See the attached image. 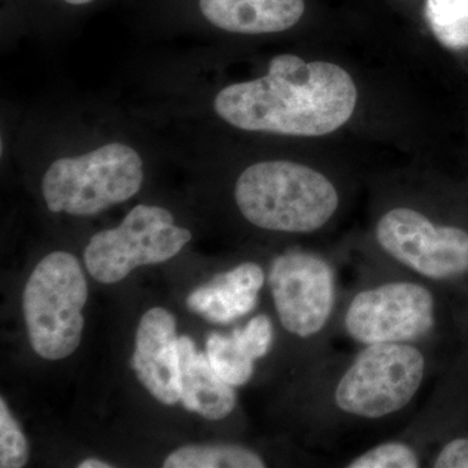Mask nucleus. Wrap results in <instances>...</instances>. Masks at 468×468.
Instances as JSON below:
<instances>
[{"instance_id":"nucleus-1","label":"nucleus","mask_w":468,"mask_h":468,"mask_svg":"<svg viewBox=\"0 0 468 468\" xmlns=\"http://www.w3.org/2000/svg\"><path fill=\"white\" fill-rule=\"evenodd\" d=\"M435 345L332 349L302 369V423L318 445L409 414L435 369Z\"/></svg>"},{"instance_id":"nucleus-2","label":"nucleus","mask_w":468,"mask_h":468,"mask_svg":"<svg viewBox=\"0 0 468 468\" xmlns=\"http://www.w3.org/2000/svg\"><path fill=\"white\" fill-rule=\"evenodd\" d=\"M356 101L358 89L343 67L282 54L266 75L221 89L214 111L241 131L322 137L349 122Z\"/></svg>"},{"instance_id":"nucleus-3","label":"nucleus","mask_w":468,"mask_h":468,"mask_svg":"<svg viewBox=\"0 0 468 468\" xmlns=\"http://www.w3.org/2000/svg\"><path fill=\"white\" fill-rule=\"evenodd\" d=\"M345 288L335 338L366 345H435L442 324L439 286L362 251Z\"/></svg>"},{"instance_id":"nucleus-4","label":"nucleus","mask_w":468,"mask_h":468,"mask_svg":"<svg viewBox=\"0 0 468 468\" xmlns=\"http://www.w3.org/2000/svg\"><path fill=\"white\" fill-rule=\"evenodd\" d=\"M241 217L264 232L307 236L325 229L340 212L337 184L319 169L292 160H263L234 184Z\"/></svg>"},{"instance_id":"nucleus-5","label":"nucleus","mask_w":468,"mask_h":468,"mask_svg":"<svg viewBox=\"0 0 468 468\" xmlns=\"http://www.w3.org/2000/svg\"><path fill=\"white\" fill-rule=\"evenodd\" d=\"M277 320L298 345L302 369L332 350L344 288L334 258L289 249L276 255L267 273Z\"/></svg>"},{"instance_id":"nucleus-6","label":"nucleus","mask_w":468,"mask_h":468,"mask_svg":"<svg viewBox=\"0 0 468 468\" xmlns=\"http://www.w3.org/2000/svg\"><path fill=\"white\" fill-rule=\"evenodd\" d=\"M366 252L440 289L468 280V229L423 206L394 203L378 215Z\"/></svg>"},{"instance_id":"nucleus-7","label":"nucleus","mask_w":468,"mask_h":468,"mask_svg":"<svg viewBox=\"0 0 468 468\" xmlns=\"http://www.w3.org/2000/svg\"><path fill=\"white\" fill-rule=\"evenodd\" d=\"M144 184V160L124 143H109L77 156L55 160L42 178L51 212L91 217L133 198Z\"/></svg>"},{"instance_id":"nucleus-8","label":"nucleus","mask_w":468,"mask_h":468,"mask_svg":"<svg viewBox=\"0 0 468 468\" xmlns=\"http://www.w3.org/2000/svg\"><path fill=\"white\" fill-rule=\"evenodd\" d=\"M88 282L75 255H46L24 289V318L33 350L42 358L58 360L75 353L84 331Z\"/></svg>"},{"instance_id":"nucleus-9","label":"nucleus","mask_w":468,"mask_h":468,"mask_svg":"<svg viewBox=\"0 0 468 468\" xmlns=\"http://www.w3.org/2000/svg\"><path fill=\"white\" fill-rule=\"evenodd\" d=\"M192 237L189 229L176 226L168 209L138 205L119 227L91 237L85 249L86 268L101 284H115L137 267L172 260Z\"/></svg>"},{"instance_id":"nucleus-10","label":"nucleus","mask_w":468,"mask_h":468,"mask_svg":"<svg viewBox=\"0 0 468 468\" xmlns=\"http://www.w3.org/2000/svg\"><path fill=\"white\" fill-rule=\"evenodd\" d=\"M132 367L154 399L165 405L180 402L178 337L175 316L168 310L154 307L141 318Z\"/></svg>"},{"instance_id":"nucleus-11","label":"nucleus","mask_w":468,"mask_h":468,"mask_svg":"<svg viewBox=\"0 0 468 468\" xmlns=\"http://www.w3.org/2000/svg\"><path fill=\"white\" fill-rule=\"evenodd\" d=\"M266 282V271L261 264L243 261L196 289L186 304L208 322L230 324L254 311Z\"/></svg>"},{"instance_id":"nucleus-12","label":"nucleus","mask_w":468,"mask_h":468,"mask_svg":"<svg viewBox=\"0 0 468 468\" xmlns=\"http://www.w3.org/2000/svg\"><path fill=\"white\" fill-rule=\"evenodd\" d=\"M202 17L212 27L234 34L286 32L300 23L304 0H198Z\"/></svg>"},{"instance_id":"nucleus-13","label":"nucleus","mask_w":468,"mask_h":468,"mask_svg":"<svg viewBox=\"0 0 468 468\" xmlns=\"http://www.w3.org/2000/svg\"><path fill=\"white\" fill-rule=\"evenodd\" d=\"M178 354L184 408L212 421L230 417L237 408L236 390L215 372L207 354L197 353L187 335L178 337Z\"/></svg>"},{"instance_id":"nucleus-14","label":"nucleus","mask_w":468,"mask_h":468,"mask_svg":"<svg viewBox=\"0 0 468 468\" xmlns=\"http://www.w3.org/2000/svg\"><path fill=\"white\" fill-rule=\"evenodd\" d=\"M267 462L254 449L239 443L187 445L165 458V468H263Z\"/></svg>"},{"instance_id":"nucleus-15","label":"nucleus","mask_w":468,"mask_h":468,"mask_svg":"<svg viewBox=\"0 0 468 468\" xmlns=\"http://www.w3.org/2000/svg\"><path fill=\"white\" fill-rule=\"evenodd\" d=\"M206 349L212 368L226 383L236 388L251 380L257 360L234 329L229 335H209Z\"/></svg>"},{"instance_id":"nucleus-16","label":"nucleus","mask_w":468,"mask_h":468,"mask_svg":"<svg viewBox=\"0 0 468 468\" xmlns=\"http://www.w3.org/2000/svg\"><path fill=\"white\" fill-rule=\"evenodd\" d=\"M431 29L452 50L468 48V0H426Z\"/></svg>"},{"instance_id":"nucleus-17","label":"nucleus","mask_w":468,"mask_h":468,"mask_svg":"<svg viewBox=\"0 0 468 468\" xmlns=\"http://www.w3.org/2000/svg\"><path fill=\"white\" fill-rule=\"evenodd\" d=\"M27 462V443L5 399H0V467L21 468Z\"/></svg>"},{"instance_id":"nucleus-18","label":"nucleus","mask_w":468,"mask_h":468,"mask_svg":"<svg viewBox=\"0 0 468 468\" xmlns=\"http://www.w3.org/2000/svg\"><path fill=\"white\" fill-rule=\"evenodd\" d=\"M427 467L468 468V435L449 436L431 454Z\"/></svg>"},{"instance_id":"nucleus-19","label":"nucleus","mask_w":468,"mask_h":468,"mask_svg":"<svg viewBox=\"0 0 468 468\" xmlns=\"http://www.w3.org/2000/svg\"><path fill=\"white\" fill-rule=\"evenodd\" d=\"M80 468H111L110 463H106V462H101L100 460H86L82 462V463L79 464Z\"/></svg>"},{"instance_id":"nucleus-20","label":"nucleus","mask_w":468,"mask_h":468,"mask_svg":"<svg viewBox=\"0 0 468 468\" xmlns=\"http://www.w3.org/2000/svg\"><path fill=\"white\" fill-rule=\"evenodd\" d=\"M68 5H73V7H84V5H91L95 0H61Z\"/></svg>"}]
</instances>
